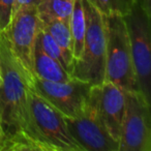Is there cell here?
Here are the masks:
<instances>
[{
  "mask_svg": "<svg viewBox=\"0 0 151 151\" xmlns=\"http://www.w3.org/2000/svg\"><path fill=\"white\" fill-rule=\"evenodd\" d=\"M0 73L2 78L0 84V124L4 132V140L17 134L28 138L29 82L3 33L0 34Z\"/></svg>",
  "mask_w": 151,
  "mask_h": 151,
  "instance_id": "6da1fadb",
  "label": "cell"
},
{
  "mask_svg": "<svg viewBox=\"0 0 151 151\" xmlns=\"http://www.w3.org/2000/svg\"><path fill=\"white\" fill-rule=\"evenodd\" d=\"M27 136L40 151H83L67 127L66 118L50 103L29 89Z\"/></svg>",
  "mask_w": 151,
  "mask_h": 151,
  "instance_id": "7a4b0ae2",
  "label": "cell"
},
{
  "mask_svg": "<svg viewBox=\"0 0 151 151\" xmlns=\"http://www.w3.org/2000/svg\"><path fill=\"white\" fill-rule=\"evenodd\" d=\"M105 17L106 68L105 81L121 88L124 92L139 91L132 65L129 40L123 16Z\"/></svg>",
  "mask_w": 151,
  "mask_h": 151,
  "instance_id": "3957f363",
  "label": "cell"
},
{
  "mask_svg": "<svg viewBox=\"0 0 151 151\" xmlns=\"http://www.w3.org/2000/svg\"><path fill=\"white\" fill-rule=\"evenodd\" d=\"M83 1L86 13L87 29L82 52L73 61L71 77L92 86H99L105 81V17L87 0Z\"/></svg>",
  "mask_w": 151,
  "mask_h": 151,
  "instance_id": "277c9868",
  "label": "cell"
},
{
  "mask_svg": "<svg viewBox=\"0 0 151 151\" xmlns=\"http://www.w3.org/2000/svg\"><path fill=\"white\" fill-rule=\"evenodd\" d=\"M138 90L151 103V17L134 3L123 16Z\"/></svg>",
  "mask_w": 151,
  "mask_h": 151,
  "instance_id": "5b68a950",
  "label": "cell"
},
{
  "mask_svg": "<svg viewBox=\"0 0 151 151\" xmlns=\"http://www.w3.org/2000/svg\"><path fill=\"white\" fill-rule=\"evenodd\" d=\"M40 29V20L34 5L15 12L7 29L3 32L14 57L27 77L29 86L34 78L32 58Z\"/></svg>",
  "mask_w": 151,
  "mask_h": 151,
  "instance_id": "8992f818",
  "label": "cell"
},
{
  "mask_svg": "<svg viewBox=\"0 0 151 151\" xmlns=\"http://www.w3.org/2000/svg\"><path fill=\"white\" fill-rule=\"evenodd\" d=\"M150 106L140 91L125 92L119 151H151Z\"/></svg>",
  "mask_w": 151,
  "mask_h": 151,
  "instance_id": "52a82bcc",
  "label": "cell"
},
{
  "mask_svg": "<svg viewBox=\"0 0 151 151\" xmlns=\"http://www.w3.org/2000/svg\"><path fill=\"white\" fill-rule=\"evenodd\" d=\"M29 89L50 103L65 118H76L88 107L92 85L75 78L67 82H51L34 77Z\"/></svg>",
  "mask_w": 151,
  "mask_h": 151,
  "instance_id": "ba28073f",
  "label": "cell"
},
{
  "mask_svg": "<svg viewBox=\"0 0 151 151\" xmlns=\"http://www.w3.org/2000/svg\"><path fill=\"white\" fill-rule=\"evenodd\" d=\"M69 132L83 151H119V142L104 125L90 95L87 109L79 117L66 118Z\"/></svg>",
  "mask_w": 151,
  "mask_h": 151,
  "instance_id": "9c48e42d",
  "label": "cell"
},
{
  "mask_svg": "<svg viewBox=\"0 0 151 151\" xmlns=\"http://www.w3.org/2000/svg\"><path fill=\"white\" fill-rule=\"evenodd\" d=\"M91 99L109 134L119 142L125 111V92L110 82L92 86Z\"/></svg>",
  "mask_w": 151,
  "mask_h": 151,
  "instance_id": "30bf717a",
  "label": "cell"
},
{
  "mask_svg": "<svg viewBox=\"0 0 151 151\" xmlns=\"http://www.w3.org/2000/svg\"><path fill=\"white\" fill-rule=\"evenodd\" d=\"M32 68L34 77L51 82H67L73 77L55 59L49 56L42 49L38 38H36L32 58Z\"/></svg>",
  "mask_w": 151,
  "mask_h": 151,
  "instance_id": "8fae6325",
  "label": "cell"
},
{
  "mask_svg": "<svg viewBox=\"0 0 151 151\" xmlns=\"http://www.w3.org/2000/svg\"><path fill=\"white\" fill-rule=\"evenodd\" d=\"M40 24L50 33V35L56 42V44L60 47L69 67H70V70L73 71V46L69 23L61 21V20L46 19L40 20Z\"/></svg>",
  "mask_w": 151,
  "mask_h": 151,
  "instance_id": "7c38bea8",
  "label": "cell"
},
{
  "mask_svg": "<svg viewBox=\"0 0 151 151\" xmlns=\"http://www.w3.org/2000/svg\"><path fill=\"white\" fill-rule=\"evenodd\" d=\"M69 27H70L71 37H73V61H75L82 52L87 29L86 13H85L83 0H75L73 13L69 20Z\"/></svg>",
  "mask_w": 151,
  "mask_h": 151,
  "instance_id": "4fadbf2b",
  "label": "cell"
},
{
  "mask_svg": "<svg viewBox=\"0 0 151 151\" xmlns=\"http://www.w3.org/2000/svg\"><path fill=\"white\" fill-rule=\"evenodd\" d=\"M75 0H40L36 6L40 20L55 19L68 22Z\"/></svg>",
  "mask_w": 151,
  "mask_h": 151,
  "instance_id": "5bb4252c",
  "label": "cell"
},
{
  "mask_svg": "<svg viewBox=\"0 0 151 151\" xmlns=\"http://www.w3.org/2000/svg\"><path fill=\"white\" fill-rule=\"evenodd\" d=\"M37 38H38V42H40V47H42V50H44L49 56H51L53 59L58 61V62L64 67L65 70L68 71L71 76L70 67H69L68 63H67L66 59H65L64 55H63L62 50H61L60 47L56 44V42L53 40V37L50 35V33L42 27V24H40V32H38Z\"/></svg>",
  "mask_w": 151,
  "mask_h": 151,
  "instance_id": "9a60e30c",
  "label": "cell"
},
{
  "mask_svg": "<svg viewBox=\"0 0 151 151\" xmlns=\"http://www.w3.org/2000/svg\"><path fill=\"white\" fill-rule=\"evenodd\" d=\"M101 15L125 16L134 3V0H87Z\"/></svg>",
  "mask_w": 151,
  "mask_h": 151,
  "instance_id": "2e32d148",
  "label": "cell"
},
{
  "mask_svg": "<svg viewBox=\"0 0 151 151\" xmlns=\"http://www.w3.org/2000/svg\"><path fill=\"white\" fill-rule=\"evenodd\" d=\"M15 0H0V34L7 29L14 16Z\"/></svg>",
  "mask_w": 151,
  "mask_h": 151,
  "instance_id": "e0dca14e",
  "label": "cell"
},
{
  "mask_svg": "<svg viewBox=\"0 0 151 151\" xmlns=\"http://www.w3.org/2000/svg\"><path fill=\"white\" fill-rule=\"evenodd\" d=\"M40 0H15V5H14V14L17 12L19 9L23 6H30V5H34L37 6Z\"/></svg>",
  "mask_w": 151,
  "mask_h": 151,
  "instance_id": "ac0fdd59",
  "label": "cell"
},
{
  "mask_svg": "<svg viewBox=\"0 0 151 151\" xmlns=\"http://www.w3.org/2000/svg\"><path fill=\"white\" fill-rule=\"evenodd\" d=\"M134 1L144 9L147 15L151 17V0H134Z\"/></svg>",
  "mask_w": 151,
  "mask_h": 151,
  "instance_id": "d6986e66",
  "label": "cell"
},
{
  "mask_svg": "<svg viewBox=\"0 0 151 151\" xmlns=\"http://www.w3.org/2000/svg\"><path fill=\"white\" fill-rule=\"evenodd\" d=\"M1 82H2V78H1V73H0V84H1Z\"/></svg>",
  "mask_w": 151,
  "mask_h": 151,
  "instance_id": "ffe728a7",
  "label": "cell"
}]
</instances>
